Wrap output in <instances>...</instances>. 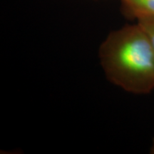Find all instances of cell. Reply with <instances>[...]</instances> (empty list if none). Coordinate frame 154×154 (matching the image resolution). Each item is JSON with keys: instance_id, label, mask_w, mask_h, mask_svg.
<instances>
[{"instance_id": "cell-1", "label": "cell", "mask_w": 154, "mask_h": 154, "mask_svg": "<svg viewBox=\"0 0 154 154\" xmlns=\"http://www.w3.org/2000/svg\"><path fill=\"white\" fill-rule=\"evenodd\" d=\"M107 79L125 91L149 94L154 89V51L139 24L113 31L99 48Z\"/></svg>"}, {"instance_id": "cell-2", "label": "cell", "mask_w": 154, "mask_h": 154, "mask_svg": "<svg viewBox=\"0 0 154 154\" xmlns=\"http://www.w3.org/2000/svg\"><path fill=\"white\" fill-rule=\"evenodd\" d=\"M121 9L131 19L154 17V0H121Z\"/></svg>"}, {"instance_id": "cell-3", "label": "cell", "mask_w": 154, "mask_h": 154, "mask_svg": "<svg viewBox=\"0 0 154 154\" xmlns=\"http://www.w3.org/2000/svg\"><path fill=\"white\" fill-rule=\"evenodd\" d=\"M137 23L146 32L154 51V17H141L137 19Z\"/></svg>"}, {"instance_id": "cell-4", "label": "cell", "mask_w": 154, "mask_h": 154, "mask_svg": "<svg viewBox=\"0 0 154 154\" xmlns=\"http://www.w3.org/2000/svg\"><path fill=\"white\" fill-rule=\"evenodd\" d=\"M151 153L152 154H154V138L153 140V143H152V145H151Z\"/></svg>"}]
</instances>
